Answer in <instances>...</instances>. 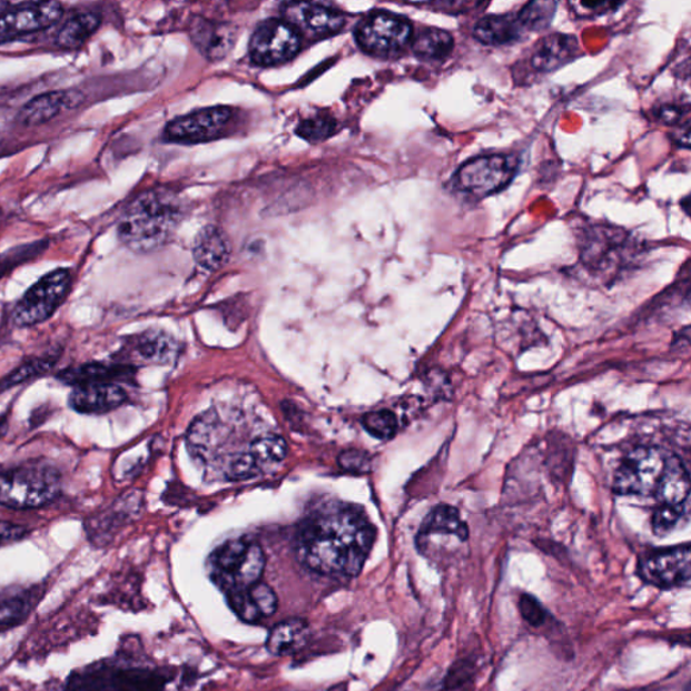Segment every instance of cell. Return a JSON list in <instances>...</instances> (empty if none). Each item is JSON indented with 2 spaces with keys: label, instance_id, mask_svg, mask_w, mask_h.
Masks as SVG:
<instances>
[{
  "label": "cell",
  "instance_id": "9",
  "mask_svg": "<svg viewBox=\"0 0 691 691\" xmlns=\"http://www.w3.org/2000/svg\"><path fill=\"white\" fill-rule=\"evenodd\" d=\"M412 37V24L407 19L378 11L367 16L355 29V40L365 52L388 56L401 52Z\"/></svg>",
  "mask_w": 691,
  "mask_h": 691
},
{
  "label": "cell",
  "instance_id": "6",
  "mask_svg": "<svg viewBox=\"0 0 691 691\" xmlns=\"http://www.w3.org/2000/svg\"><path fill=\"white\" fill-rule=\"evenodd\" d=\"M72 283V272L65 268L43 276L12 308V325L28 328L52 318L56 310L67 300Z\"/></svg>",
  "mask_w": 691,
  "mask_h": 691
},
{
  "label": "cell",
  "instance_id": "41",
  "mask_svg": "<svg viewBox=\"0 0 691 691\" xmlns=\"http://www.w3.org/2000/svg\"><path fill=\"white\" fill-rule=\"evenodd\" d=\"M29 529L23 527V525L0 520V546L22 541L29 535Z\"/></svg>",
  "mask_w": 691,
  "mask_h": 691
},
{
  "label": "cell",
  "instance_id": "5",
  "mask_svg": "<svg viewBox=\"0 0 691 691\" xmlns=\"http://www.w3.org/2000/svg\"><path fill=\"white\" fill-rule=\"evenodd\" d=\"M265 555L257 543L234 539L209 557V575L225 594L246 591L261 581Z\"/></svg>",
  "mask_w": 691,
  "mask_h": 691
},
{
  "label": "cell",
  "instance_id": "17",
  "mask_svg": "<svg viewBox=\"0 0 691 691\" xmlns=\"http://www.w3.org/2000/svg\"><path fill=\"white\" fill-rule=\"evenodd\" d=\"M85 99V93L76 90V88L38 95L37 98L31 99L22 107L17 119L19 124L34 128V126L50 122L65 111L76 109Z\"/></svg>",
  "mask_w": 691,
  "mask_h": 691
},
{
  "label": "cell",
  "instance_id": "28",
  "mask_svg": "<svg viewBox=\"0 0 691 691\" xmlns=\"http://www.w3.org/2000/svg\"><path fill=\"white\" fill-rule=\"evenodd\" d=\"M454 40L452 34L441 29H427L416 37L414 53L418 59L441 61L452 53Z\"/></svg>",
  "mask_w": 691,
  "mask_h": 691
},
{
  "label": "cell",
  "instance_id": "43",
  "mask_svg": "<svg viewBox=\"0 0 691 691\" xmlns=\"http://www.w3.org/2000/svg\"><path fill=\"white\" fill-rule=\"evenodd\" d=\"M339 464L348 468V471L363 472L367 465V458H365L364 453L354 452V450H352V452H346L340 455Z\"/></svg>",
  "mask_w": 691,
  "mask_h": 691
},
{
  "label": "cell",
  "instance_id": "18",
  "mask_svg": "<svg viewBox=\"0 0 691 691\" xmlns=\"http://www.w3.org/2000/svg\"><path fill=\"white\" fill-rule=\"evenodd\" d=\"M579 53V42L573 36L550 34L536 43L530 57V65L536 72L549 73L567 65Z\"/></svg>",
  "mask_w": 691,
  "mask_h": 691
},
{
  "label": "cell",
  "instance_id": "42",
  "mask_svg": "<svg viewBox=\"0 0 691 691\" xmlns=\"http://www.w3.org/2000/svg\"><path fill=\"white\" fill-rule=\"evenodd\" d=\"M683 117H689V109L683 110L678 106H663L658 112L659 120L670 126L682 125Z\"/></svg>",
  "mask_w": 691,
  "mask_h": 691
},
{
  "label": "cell",
  "instance_id": "10",
  "mask_svg": "<svg viewBox=\"0 0 691 691\" xmlns=\"http://www.w3.org/2000/svg\"><path fill=\"white\" fill-rule=\"evenodd\" d=\"M633 251L635 247L624 230L598 226L582 239L581 258L588 269L605 274L619 269Z\"/></svg>",
  "mask_w": 691,
  "mask_h": 691
},
{
  "label": "cell",
  "instance_id": "13",
  "mask_svg": "<svg viewBox=\"0 0 691 691\" xmlns=\"http://www.w3.org/2000/svg\"><path fill=\"white\" fill-rule=\"evenodd\" d=\"M233 112L227 107H213L172 120L165 129V138L175 142H206L224 135Z\"/></svg>",
  "mask_w": 691,
  "mask_h": 691
},
{
  "label": "cell",
  "instance_id": "19",
  "mask_svg": "<svg viewBox=\"0 0 691 691\" xmlns=\"http://www.w3.org/2000/svg\"><path fill=\"white\" fill-rule=\"evenodd\" d=\"M42 585L10 588L0 593V630H9L24 623L42 599Z\"/></svg>",
  "mask_w": 691,
  "mask_h": 691
},
{
  "label": "cell",
  "instance_id": "39",
  "mask_svg": "<svg viewBox=\"0 0 691 691\" xmlns=\"http://www.w3.org/2000/svg\"><path fill=\"white\" fill-rule=\"evenodd\" d=\"M164 339L157 335L145 334L136 342V348L139 355L145 359H158L164 352Z\"/></svg>",
  "mask_w": 691,
  "mask_h": 691
},
{
  "label": "cell",
  "instance_id": "32",
  "mask_svg": "<svg viewBox=\"0 0 691 691\" xmlns=\"http://www.w3.org/2000/svg\"><path fill=\"white\" fill-rule=\"evenodd\" d=\"M48 240H37V243L14 247L4 251L0 256V280L17 266L30 261L41 255L47 249Z\"/></svg>",
  "mask_w": 691,
  "mask_h": 691
},
{
  "label": "cell",
  "instance_id": "23",
  "mask_svg": "<svg viewBox=\"0 0 691 691\" xmlns=\"http://www.w3.org/2000/svg\"><path fill=\"white\" fill-rule=\"evenodd\" d=\"M230 240L218 227L207 226L196 237L194 256L203 269L213 272L224 266L230 256Z\"/></svg>",
  "mask_w": 691,
  "mask_h": 691
},
{
  "label": "cell",
  "instance_id": "12",
  "mask_svg": "<svg viewBox=\"0 0 691 691\" xmlns=\"http://www.w3.org/2000/svg\"><path fill=\"white\" fill-rule=\"evenodd\" d=\"M640 579L661 589L689 585L691 553L689 544L673 549L655 550L640 557Z\"/></svg>",
  "mask_w": 691,
  "mask_h": 691
},
{
  "label": "cell",
  "instance_id": "33",
  "mask_svg": "<svg viewBox=\"0 0 691 691\" xmlns=\"http://www.w3.org/2000/svg\"><path fill=\"white\" fill-rule=\"evenodd\" d=\"M363 424L367 433L377 440L388 441L395 436L398 423L395 414L388 409L371 412L363 418Z\"/></svg>",
  "mask_w": 691,
  "mask_h": 691
},
{
  "label": "cell",
  "instance_id": "2",
  "mask_svg": "<svg viewBox=\"0 0 691 691\" xmlns=\"http://www.w3.org/2000/svg\"><path fill=\"white\" fill-rule=\"evenodd\" d=\"M182 218L184 206L177 194L168 188L149 189L126 207L118 237L130 250L146 255L167 245Z\"/></svg>",
  "mask_w": 691,
  "mask_h": 691
},
{
  "label": "cell",
  "instance_id": "38",
  "mask_svg": "<svg viewBox=\"0 0 691 691\" xmlns=\"http://www.w3.org/2000/svg\"><path fill=\"white\" fill-rule=\"evenodd\" d=\"M519 610L522 616L529 624L534 626H541L546 623L549 613L544 610L541 602H539L534 595L523 594L519 602Z\"/></svg>",
  "mask_w": 691,
  "mask_h": 691
},
{
  "label": "cell",
  "instance_id": "30",
  "mask_svg": "<svg viewBox=\"0 0 691 691\" xmlns=\"http://www.w3.org/2000/svg\"><path fill=\"white\" fill-rule=\"evenodd\" d=\"M250 453L259 466L280 464L288 454L287 442L278 435H264L251 443Z\"/></svg>",
  "mask_w": 691,
  "mask_h": 691
},
{
  "label": "cell",
  "instance_id": "26",
  "mask_svg": "<svg viewBox=\"0 0 691 691\" xmlns=\"http://www.w3.org/2000/svg\"><path fill=\"white\" fill-rule=\"evenodd\" d=\"M101 17L98 12H78L62 24L56 37L57 47L68 50L79 49L97 33L100 28Z\"/></svg>",
  "mask_w": 691,
  "mask_h": 691
},
{
  "label": "cell",
  "instance_id": "22",
  "mask_svg": "<svg viewBox=\"0 0 691 691\" xmlns=\"http://www.w3.org/2000/svg\"><path fill=\"white\" fill-rule=\"evenodd\" d=\"M310 636L307 621L288 619L272 628L266 649L272 655L287 657L299 652L308 643Z\"/></svg>",
  "mask_w": 691,
  "mask_h": 691
},
{
  "label": "cell",
  "instance_id": "16",
  "mask_svg": "<svg viewBox=\"0 0 691 691\" xmlns=\"http://www.w3.org/2000/svg\"><path fill=\"white\" fill-rule=\"evenodd\" d=\"M128 401V393L118 383H91L75 386L68 397L69 407L81 415H103Z\"/></svg>",
  "mask_w": 691,
  "mask_h": 691
},
{
  "label": "cell",
  "instance_id": "7",
  "mask_svg": "<svg viewBox=\"0 0 691 691\" xmlns=\"http://www.w3.org/2000/svg\"><path fill=\"white\" fill-rule=\"evenodd\" d=\"M668 454L658 447H638L625 456L614 477V492L621 496L655 494Z\"/></svg>",
  "mask_w": 691,
  "mask_h": 691
},
{
  "label": "cell",
  "instance_id": "31",
  "mask_svg": "<svg viewBox=\"0 0 691 691\" xmlns=\"http://www.w3.org/2000/svg\"><path fill=\"white\" fill-rule=\"evenodd\" d=\"M555 2H531L519 11V19L525 31H541L549 28L555 16Z\"/></svg>",
  "mask_w": 691,
  "mask_h": 691
},
{
  "label": "cell",
  "instance_id": "36",
  "mask_svg": "<svg viewBox=\"0 0 691 691\" xmlns=\"http://www.w3.org/2000/svg\"><path fill=\"white\" fill-rule=\"evenodd\" d=\"M337 128L333 119L313 118L304 120L297 129V135L310 142L325 141Z\"/></svg>",
  "mask_w": 691,
  "mask_h": 691
},
{
  "label": "cell",
  "instance_id": "25",
  "mask_svg": "<svg viewBox=\"0 0 691 691\" xmlns=\"http://www.w3.org/2000/svg\"><path fill=\"white\" fill-rule=\"evenodd\" d=\"M128 367L103 363H88L67 367L57 373L56 378L62 384L78 386L91 383H117V379L128 374Z\"/></svg>",
  "mask_w": 691,
  "mask_h": 691
},
{
  "label": "cell",
  "instance_id": "8",
  "mask_svg": "<svg viewBox=\"0 0 691 691\" xmlns=\"http://www.w3.org/2000/svg\"><path fill=\"white\" fill-rule=\"evenodd\" d=\"M515 156L492 155L474 158L460 168L455 175L456 189L474 198H484L500 191L509 184L517 170Z\"/></svg>",
  "mask_w": 691,
  "mask_h": 691
},
{
  "label": "cell",
  "instance_id": "27",
  "mask_svg": "<svg viewBox=\"0 0 691 691\" xmlns=\"http://www.w3.org/2000/svg\"><path fill=\"white\" fill-rule=\"evenodd\" d=\"M437 534L452 535L458 537L461 542L467 541V525L465 522H462L460 512L456 511L454 506H436L426 520H424L421 532H418V539Z\"/></svg>",
  "mask_w": 691,
  "mask_h": 691
},
{
  "label": "cell",
  "instance_id": "29",
  "mask_svg": "<svg viewBox=\"0 0 691 691\" xmlns=\"http://www.w3.org/2000/svg\"><path fill=\"white\" fill-rule=\"evenodd\" d=\"M57 361H59L57 355H43V357L27 361V363L19 365L16 371H12L9 376L0 379V392L14 388V386L27 383L31 378L43 376L53 369Z\"/></svg>",
  "mask_w": 691,
  "mask_h": 691
},
{
  "label": "cell",
  "instance_id": "15",
  "mask_svg": "<svg viewBox=\"0 0 691 691\" xmlns=\"http://www.w3.org/2000/svg\"><path fill=\"white\" fill-rule=\"evenodd\" d=\"M285 22L297 33L309 37L335 34L345 27V17L339 11L318 3H289L283 8Z\"/></svg>",
  "mask_w": 691,
  "mask_h": 691
},
{
  "label": "cell",
  "instance_id": "21",
  "mask_svg": "<svg viewBox=\"0 0 691 691\" xmlns=\"http://www.w3.org/2000/svg\"><path fill=\"white\" fill-rule=\"evenodd\" d=\"M655 496L662 505H687L690 496V475L682 460L669 455L659 481Z\"/></svg>",
  "mask_w": 691,
  "mask_h": 691
},
{
  "label": "cell",
  "instance_id": "11",
  "mask_svg": "<svg viewBox=\"0 0 691 691\" xmlns=\"http://www.w3.org/2000/svg\"><path fill=\"white\" fill-rule=\"evenodd\" d=\"M300 47L302 36L294 27L278 19H269L256 29L249 49L255 65L270 67L294 59Z\"/></svg>",
  "mask_w": 691,
  "mask_h": 691
},
{
  "label": "cell",
  "instance_id": "1",
  "mask_svg": "<svg viewBox=\"0 0 691 691\" xmlns=\"http://www.w3.org/2000/svg\"><path fill=\"white\" fill-rule=\"evenodd\" d=\"M376 531L352 509L320 512L303 525L302 561L316 573L353 579L363 572Z\"/></svg>",
  "mask_w": 691,
  "mask_h": 691
},
{
  "label": "cell",
  "instance_id": "24",
  "mask_svg": "<svg viewBox=\"0 0 691 691\" xmlns=\"http://www.w3.org/2000/svg\"><path fill=\"white\" fill-rule=\"evenodd\" d=\"M524 31L517 14L490 16L475 24L474 36L485 46H505L517 41Z\"/></svg>",
  "mask_w": 691,
  "mask_h": 691
},
{
  "label": "cell",
  "instance_id": "34",
  "mask_svg": "<svg viewBox=\"0 0 691 691\" xmlns=\"http://www.w3.org/2000/svg\"><path fill=\"white\" fill-rule=\"evenodd\" d=\"M683 506L662 505L655 511L654 517H652V530H654L655 535L665 536L677 529L684 513Z\"/></svg>",
  "mask_w": 691,
  "mask_h": 691
},
{
  "label": "cell",
  "instance_id": "35",
  "mask_svg": "<svg viewBox=\"0 0 691 691\" xmlns=\"http://www.w3.org/2000/svg\"><path fill=\"white\" fill-rule=\"evenodd\" d=\"M247 593H249L250 599L255 602L257 610L261 613L264 618H270L272 614L277 612L278 608V599L274 589L266 583L259 581L256 585L246 589Z\"/></svg>",
  "mask_w": 691,
  "mask_h": 691
},
{
  "label": "cell",
  "instance_id": "3",
  "mask_svg": "<svg viewBox=\"0 0 691 691\" xmlns=\"http://www.w3.org/2000/svg\"><path fill=\"white\" fill-rule=\"evenodd\" d=\"M169 682L167 671L112 658L73 671L61 691H164Z\"/></svg>",
  "mask_w": 691,
  "mask_h": 691
},
{
  "label": "cell",
  "instance_id": "20",
  "mask_svg": "<svg viewBox=\"0 0 691 691\" xmlns=\"http://www.w3.org/2000/svg\"><path fill=\"white\" fill-rule=\"evenodd\" d=\"M193 41L209 60H219L230 52L236 41V30L230 24L209 22L206 19L195 22L191 29Z\"/></svg>",
  "mask_w": 691,
  "mask_h": 691
},
{
  "label": "cell",
  "instance_id": "40",
  "mask_svg": "<svg viewBox=\"0 0 691 691\" xmlns=\"http://www.w3.org/2000/svg\"><path fill=\"white\" fill-rule=\"evenodd\" d=\"M572 9L581 17H598L605 12L614 11L623 6V3L614 2H574L570 3Z\"/></svg>",
  "mask_w": 691,
  "mask_h": 691
},
{
  "label": "cell",
  "instance_id": "4",
  "mask_svg": "<svg viewBox=\"0 0 691 691\" xmlns=\"http://www.w3.org/2000/svg\"><path fill=\"white\" fill-rule=\"evenodd\" d=\"M59 468L47 461H29L0 472V504L11 510H36L60 496Z\"/></svg>",
  "mask_w": 691,
  "mask_h": 691
},
{
  "label": "cell",
  "instance_id": "14",
  "mask_svg": "<svg viewBox=\"0 0 691 691\" xmlns=\"http://www.w3.org/2000/svg\"><path fill=\"white\" fill-rule=\"evenodd\" d=\"M59 2H38L18 6L0 16V42L49 29L62 17Z\"/></svg>",
  "mask_w": 691,
  "mask_h": 691
},
{
  "label": "cell",
  "instance_id": "37",
  "mask_svg": "<svg viewBox=\"0 0 691 691\" xmlns=\"http://www.w3.org/2000/svg\"><path fill=\"white\" fill-rule=\"evenodd\" d=\"M259 466L257 460L250 452L239 453L233 456L228 462L227 477L234 481L247 480L255 477L258 473Z\"/></svg>",
  "mask_w": 691,
  "mask_h": 691
}]
</instances>
